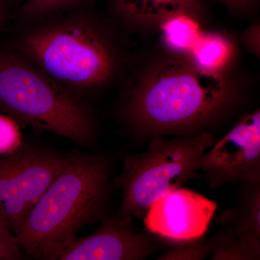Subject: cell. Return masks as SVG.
I'll return each mask as SVG.
<instances>
[{"mask_svg": "<svg viewBox=\"0 0 260 260\" xmlns=\"http://www.w3.org/2000/svg\"><path fill=\"white\" fill-rule=\"evenodd\" d=\"M237 102V94L220 75L171 60L132 92L121 115L131 139L143 144L155 136L213 133L212 126L235 110Z\"/></svg>", "mask_w": 260, "mask_h": 260, "instance_id": "1", "label": "cell"}, {"mask_svg": "<svg viewBox=\"0 0 260 260\" xmlns=\"http://www.w3.org/2000/svg\"><path fill=\"white\" fill-rule=\"evenodd\" d=\"M109 154L74 150L14 234L24 256L43 259L111 213L114 178Z\"/></svg>", "mask_w": 260, "mask_h": 260, "instance_id": "2", "label": "cell"}, {"mask_svg": "<svg viewBox=\"0 0 260 260\" xmlns=\"http://www.w3.org/2000/svg\"><path fill=\"white\" fill-rule=\"evenodd\" d=\"M20 49L26 60L80 98L104 85L114 72L109 41L82 14L39 24L24 34Z\"/></svg>", "mask_w": 260, "mask_h": 260, "instance_id": "3", "label": "cell"}, {"mask_svg": "<svg viewBox=\"0 0 260 260\" xmlns=\"http://www.w3.org/2000/svg\"><path fill=\"white\" fill-rule=\"evenodd\" d=\"M0 107L20 124L93 148L98 126L88 106L23 56L0 54Z\"/></svg>", "mask_w": 260, "mask_h": 260, "instance_id": "4", "label": "cell"}, {"mask_svg": "<svg viewBox=\"0 0 260 260\" xmlns=\"http://www.w3.org/2000/svg\"><path fill=\"white\" fill-rule=\"evenodd\" d=\"M216 141L213 133L192 137L155 136L143 153L122 157L114 188L121 193L117 213L143 218L147 210L167 193L203 179L195 169L200 157Z\"/></svg>", "mask_w": 260, "mask_h": 260, "instance_id": "5", "label": "cell"}, {"mask_svg": "<svg viewBox=\"0 0 260 260\" xmlns=\"http://www.w3.org/2000/svg\"><path fill=\"white\" fill-rule=\"evenodd\" d=\"M70 158L28 143L0 155V223L13 235Z\"/></svg>", "mask_w": 260, "mask_h": 260, "instance_id": "6", "label": "cell"}, {"mask_svg": "<svg viewBox=\"0 0 260 260\" xmlns=\"http://www.w3.org/2000/svg\"><path fill=\"white\" fill-rule=\"evenodd\" d=\"M132 216L109 213L92 234L49 251L47 260H143L165 250V241L138 229Z\"/></svg>", "mask_w": 260, "mask_h": 260, "instance_id": "7", "label": "cell"}, {"mask_svg": "<svg viewBox=\"0 0 260 260\" xmlns=\"http://www.w3.org/2000/svg\"><path fill=\"white\" fill-rule=\"evenodd\" d=\"M210 189L260 181L259 109L243 115L195 164Z\"/></svg>", "mask_w": 260, "mask_h": 260, "instance_id": "8", "label": "cell"}, {"mask_svg": "<svg viewBox=\"0 0 260 260\" xmlns=\"http://www.w3.org/2000/svg\"><path fill=\"white\" fill-rule=\"evenodd\" d=\"M218 207L204 195L181 187L155 202L143 218L145 229L170 246L205 237Z\"/></svg>", "mask_w": 260, "mask_h": 260, "instance_id": "9", "label": "cell"}, {"mask_svg": "<svg viewBox=\"0 0 260 260\" xmlns=\"http://www.w3.org/2000/svg\"><path fill=\"white\" fill-rule=\"evenodd\" d=\"M211 260L260 259V181L242 183L237 203L217 215Z\"/></svg>", "mask_w": 260, "mask_h": 260, "instance_id": "10", "label": "cell"}, {"mask_svg": "<svg viewBox=\"0 0 260 260\" xmlns=\"http://www.w3.org/2000/svg\"><path fill=\"white\" fill-rule=\"evenodd\" d=\"M116 8L129 23H161L181 13L193 15L198 0H116Z\"/></svg>", "mask_w": 260, "mask_h": 260, "instance_id": "11", "label": "cell"}, {"mask_svg": "<svg viewBox=\"0 0 260 260\" xmlns=\"http://www.w3.org/2000/svg\"><path fill=\"white\" fill-rule=\"evenodd\" d=\"M232 43L219 34H202L189 55L191 63L204 73L219 74L230 60Z\"/></svg>", "mask_w": 260, "mask_h": 260, "instance_id": "12", "label": "cell"}, {"mask_svg": "<svg viewBox=\"0 0 260 260\" xmlns=\"http://www.w3.org/2000/svg\"><path fill=\"white\" fill-rule=\"evenodd\" d=\"M164 42L171 50L179 54H190L201 37L199 24L189 14H178L161 23Z\"/></svg>", "mask_w": 260, "mask_h": 260, "instance_id": "13", "label": "cell"}, {"mask_svg": "<svg viewBox=\"0 0 260 260\" xmlns=\"http://www.w3.org/2000/svg\"><path fill=\"white\" fill-rule=\"evenodd\" d=\"M211 238L203 237L169 246L157 258L158 260H203L211 255Z\"/></svg>", "mask_w": 260, "mask_h": 260, "instance_id": "14", "label": "cell"}, {"mask_svg": "<svg viewBox=\"0 0 260 260\" xmlns=\"http://www.w3.org/2000/svg\"><path fill=\"white\" fill-rule=\"evenodd\" d=\"M85 0H28L21 13L29 18H42L52 13L82 4Z\"/></svg>", "mask_w": 260, "mask_h": 260, "instance_id": "15", "label": "cell"}, {"mask_svg": "<svg viewBox=\"0 0 260 260\" xmlns=\"http://www.w3.org/2000/svg\"><path fill=\"white\" fill-rule=\"evenodd\" d=\"M21 143L18 123L10 116L0 114V155L10 153Z\"/></svg>", "mask_w": 260, "mask_h": 260, "instance_id": "16", "label": "cell"}, {"mask_svg": "<svg viewBox=\"0 0 260 260\" xmlns=\"http://www.w3.org/2000/svg\"><path fill=\"white\" fill-rule=\"evenodd\" d=\"M24 257L15 236L0 223V260H20Z\"/></svg>", "mask_w": 260, "mask_h": 260, "instance_id": "17", "label": "cell"}, {"mask_svg": "<svg viewBox=\"0 0 260 260\" xmlns=\"http://www.w3.org/2000/svg\"><path fill=\"white\" fill-rule=\"evenodd\" d=\"M226 1L232 3H242V2L246 1V0H226Z\"/></svg>", "mask_w": 260, "mask_h": 260, "instance_id": "18", "label": "cell"}]
</instances>
